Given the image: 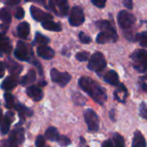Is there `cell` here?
Instances as JSON below:
<instances>
[{"instance_id": "24", "label": "cell", "mask_w": 147, "mask_h": 147, "mask_svg": "<svg viewBox=\"0 0 147 147\" xmlns=\"http://www.w3.org/2000/svg\"><path fill=\"white\" fill-rule=\"evenodd\" d=\"M45 137L46 139H47L48 140L51 141H58L59 139V131L57 130L56 127H50L47 128V130L45 133Z\"/></svg>"}, {"instance_id": "29", "label": "cell", "mask_w": 147, "mask_h": 147, "mask_svg": "<svg viewBox=\"0 0 147 147\" xmlns=\"http://www.w3.org/2000/svg\"><path fill=\"white\" fill-rule=\"evenodd\" d=\"M114 147H125V141L123 137L119 134H115L113 136Z\"/></svg>"}, {"instance_id": "30", "label": "cell", "mask_w": 147, "mask_h": 147, "mask_svg": "<svg viewBox=\"0 0 147 147\" xmlns=\"http://www.w3.org/2000/svg\"><path fill=\"white\" fill-rule=\"evenodd\" d=\"M34 41L36 43H39L40 45H47L49 43L50 40L48 37L43 35L42 34H40V32H37L35 34V37H34Z\"/></svg>"}, {"instance_id": "32", "label": "cell", "mask_w": 147, "mask_h": 147, "mask_svg": "<svg viewBox=\"0 0 147 147\" xmlns=\"http://www.w3.org/2000/svg\"><path fill=\"white\" fill-rule=\"evenodd\" d=\"M90 58V53L88 52H79L76 54V59L80 62L87 61Z\"/></svg>"}, {"instance_id": "28", "label": "cell", "mask_w": 147, "mask_h": 147, "mask_svg": "<svg viewBox=\"0 0 147 147\" xmlns=\"http://www.w3.org/2000/svg\"><path fill=\"white\" fill-rule=\"evenodd\" d=\"M135 40L139 41L140 45L142 47H147V32L144 31L136 34Z\"/></svg>"}, {"instance_id": "34", "label": "cell", "mask_w": 147, "mask_h": 147, "mask_svg": "<svg viewBox=\"0 0 147 147\" xmlns=\"http://www.w3.org/2000/svg\"><path fill=\"white\" fill-rule=\"evenodd\" d=\"M72 99H73L74 102L78 105H84L85 103V99L80 94H74L72 96Z\"/></svg>"}, {"instance_id": "20", "label": "cell", "mask_w": 147, "mask_h": 147, "mask_svg": "<svg viewBox=\"0 0 147 147\" xmlns=\"http://www.w3.org/2000/svg\"><path fill=\"white\" fill-rule=\"evenodd\" d=\"M104 81L108 84H109L110 85H114V86H117L120 83H119V76L117 74L116 71L110 70L109 71L105 76H104Z\"/></svg>"}, {"instance_id": "50", "label": "cell", "mask_w": 147, "mask_h": 147, "mask_svg": "<svg viewBox=\"0 0 147 147\" xmlns=\"http://www.w3.org/2000/svg\"><path fill=\"white\" fill-rule=\"evenodd\" d=\"M45 147H49V146H45Z\"/></svg>"}, {"instance_id": "22", "label": "cell", "mask_w": 147, "mask_h": 147, "mask_svg": "<svg viewBox=\"0 0 147 147\" xmlns=\"http://www.w3.org/2000/svg\"><path fill=\"white\" fill-rule=\"evenodd\" d=\"M7 68L9 69V71L13 74L14 76H17L18 74H20L22 71V66L20 65L18 63L13 61V60H9L6 64Z\"/></svg>"}, {"instance_id": "16", "label": "cell", "mask_w": 147, "mask_h": 147, "mask_svg": "<svg viewBox=\"0 0 147 147\" xmlns=\"http://www.w3.org/2000/svg\"><path fill=\"white\" fill-rule=\"evenodd\" d=\"M29 32H30V26L27 22H22L17 26L16 33L19 38L27 39L28 37Z\"/></svg>"}, {"instance_id": "31", "label": "cell", "mask_w": 147, "mask_h": 147, "mask_svg": "<svg viewBox=\"0 0 147 147\" xmlns=\"http://www.w3.org/2000/svg\"><path fill=\"white\" fill-rule=\"evenodd\" d=\"M4 99H5V106L8 109H13L15 108V98L10 93H5L4 94Z\"/></svg>"}, {"instance_id": "44", "label": "cell", "mask_w": 147, "mask_h": 147, "mask_svg": "<svg viewBox=\"0 0 147 147\" xmlns=\"http://www.w3.org/2000/svg\"><path fill=\"white\" fill-rule=\"evenodd\" d=\"M102 147H114L113 142L110 140H108L106 141H104L102 145Z\"/></svg>"}, {"instance_id": "1", "label": "cell", "mask_w": 147, "mask_h": 147, "mask_svg": "<svg viewBox=\"0 0 147 147\" xmlns=\"http://www.w3.org/2000/svg\"><path fill=\"white\" fill-rule=\"evenodd\" d=\"M78 84L80 88L98 104L102 105L107 101L108 96L104 89L90 78L81 77L78 79Z\"/></svg>"}, {"instance_id": "27", "label": "cell", "mask_w": 147, "mask_h": 147, "mask_svg": "<svg viewBox=\"0 0 147 147\" xmlns=\"http://www.w3.org/2000/svg\"><path fill=\"white\" fill-rule=\"evenodd\" d=\"M0 19L3 22V23L9 24L11 22V15L10 12L6 9L5 8H3L0 9Z\"/></svg>"}, {"instance_id": "23", "label": "cell", "mask_w": 147, "mask_h": 147, "mask_svg": "<svg viewBox=\"0 0 147 147\" xmlns=\"http://www.w3.org/2000/svg\"><path fill=\"white\" fill-rule=\"evenodd\" d=\"M133 147H146V141L140 132H136L133 139Z\"/></svg>"}, {"instance_id": "4", "label": "cell", "mask_w": 147, "mask_h": 147, "mask_svg": "<svg viewBox=\"0 0 147 147\" xmlns=\"http://www.w3.org/2000/svg\"><path fill=\"white\" fill-rule=\"evenodd\" d=\"M107 66V61L102 53H93L88 63V69L96 72L102 71Z\"/></svg>"}, {"instance_id": "38", "label": "cell", "mask_w": 147, "mask_h": 147, "mask_svg": "<svg viewBox=\"0 0 147 147\" xmlns=\"http://www.w3.org/2000/svg\"><path fill=\"white\" fill-rule=\"evenodd\" d=\"M140 115L142 118L147 119V107L145 102H142L140 108Z\"/></svg>"}, {"instance_id": "25", "label": "cell", "mask_w": 147, "mask_h": 147, "mask_svg": "<svg viewBox=\"0 0 147 147\" xmlns=\"http://www.w3.org/2000/svg\"><path fill=\"white\" fill-rule=\"evenodd\" d=\"M42 27L49 31H54V32H59L62 30V27L59 23L54 22L53 21H47L44 22H41Z\"/></svg>"}, {"instance_id": "12", "label": "cell", "mask_w": 147, "mask_h": 147, "mask_svg": "<svg viewBox=\"0 0 147 147\" xmlns=\"http://www.w3.org/2000/svg\"><path fill=\"white\" fill-rule=\"evenodd\" d=\"M37 54L40 58L47 59V60H49L54 57L55 52L53 51V48H51L50 47H48L47 45H40L37 48Z\"/></svg>"}, {"instance_id": "51", "label": "cell", "mask_w": 147, "mask_h": 147, "mask_svg": "<svg viewBox=\"0 0 147 147\" xmlns=\"http://www.w3.org/2000/svg\"><path fill=\"white\" fill-rule=\"evenodd\" d=\"M86 147H88V146H86Z\"/></svg>"}, {"instance_id": "35", "label": "cell", "mask_w": 147, "mask_h": 147, "mask_svg": "<svg viewBox=\"0 0 147 147\" xmlns=\"http://www.w3.org/2000/svg\"><path fill=\"white\" fill-rule=\"evenodd\" d=\"M58 142H59V146L62 147L68 146L71 144L70 139L68 137H66V136H60L59 139V140H58Z\"/></svg>"}, {"instance_id": "8", "label": "cell", "mask_w": 147, "mask_h": 147, "mask_svg": "<svg viewBox=\"0 0 147 147\" xmlns=\"http://www.w3.org/2000/svg\"><path fill=\"white\" fill-rule=\"evenodd\" d=\"M50 76L52 81L61 87H65L71 79V76L68 72H61L55 68H53L51 70Z\"/></svg>"}, {"instance_id": "37", "label": "cell", "mask_w": 147, "mask_h": 147, "mask_svg": "<svg viewBox=\"0 0 147 147\" xmlns=\"http://www.w3.org/2000/svg\"><path fill=\"white\" fill-rule=\"evenodd\" d=\"M35 146L36 147H45L46 146V140L45 138L41 135H39L35 140Z\"/></svg>"}, {"instance_id": "21", "label": "cell", "mask_w": 147, "mask_h": 147, "mask_svg": "<svg viewBox=\"0 0 147 147\" xmlns=\"http://www.w3.org/2000/svg\"><path fill=\"white\" fill-rule=\"evenodd\" d=\"M19 114V116L24 120L27 116H32L33 115V111L31 109H29L28 108L25 107L24 105L21 104V103H16L15 108H14Z\"/></svg>"}, {"instance_id": "15", "label": "cell", "mask_w": 147, "mask_h": 147, "mask_svg": "<svg viewBox=\"0 0 147 147\" xmlns=\"http://www.w3.org/2000/svg\"><path fill=\"white\" fill-rule=\"evenodd\" d=\"M9 139L17 145L22 144L24 140V130H23V128L17 127L15 130H13L11 132Z\"/></svg>"}, {"instance_id": "26", "label": "cell", "mask_w": 147, "mask_h": 147, "mask_svg": "<svg viewBox=\"0 0 147 147\" xmlns=\"http://www.w3.org/2000/svg\"><path fill=\"white\" fill-rule=\"evenodd\" d=\"M36 79V73L34 70H30L21 80L20 84L22 85H28L31 83H34Z\"/></svg>"}, {"instance_id": "45", "label": "cell", "mask_w": 147, "mask_h": 147, "mask_svg": "<svg viewBox=\"0 0 147 147\" xmlns=\"http://www.w3.org/2000/svg\"><path fill=\"white\" fill-rule=\"evenodd\" d=\"M0 28L5 32V31H7L8 30V28H9V24H6V23H3V24H1L0 25Z\"/></svg>"}, {"instance_id": "49", "label": "cell", "mask_w": 147, "mask_h": 147, "mask_svg": "<svg viewBox=\"0 0 147 147\" xmlns=\"http://www.w3.org/2000/svg\"><path fill=\"white\" fill-rule=\"evenodd\" d=\"M26 1H30V0H26Z\"/></svg>"}, {"instance_id": "19", "label": "cell", "mask_w": 147, "mask_h": 147, "mask_svg": "<svg viewBox=\"0 0 147 147\" xmlns=\"http://www.w3.org/2000/svg\"><path fill=\"white\" fill-rule=\"evenodd\" d=\"M117 90L115 91V98L120 102H125L126 97L127 96V90L123 84H119Z\"/></svg>"}, {"instance_id": "36", "label": "cell", "mask_w": 147, "mask_h": 147, "mask_svg": "<svg viewBox=\"0 0 147 147\" xmlns=\"http://www.w3.org/2000/svg\"><path fill=\"white\" fill-rule=\"evenodd\" d=\"M18 145L16 144L15 142L11 141L9 139L8 140H3L0 143V147H17Z\"/></svg>"}, {"instance_id": "39", "label": "cell", "mask_w": 147, "mask_h": 147, "mask_svg": "<svg viewBox=\"0 0 147 147\" xmlns=\"http://www.w3.org/2000/svg\"><path fill=\"white\" fill-rule=\"evenodd\" d=\"M91 3L96 7L100 8V9H102V8L105 7L106 3H107V0H91Z\"/></svg>"}, {"instance_id": "47", "label": "cell", "mask_w": 147, "mask_h": 147, "mask_svg": "<svg viewBox=\"0 0 147 147\" xmlns=\"http://www.w3.org/2000/svg\"><path fill=\"white\" fill-rule=\"evenodd\" d=\"M2 120H3V114H2V110L0 109V122Z\"/></svg>"}, {"instance_id": "18", "label": "cell", "mask_w": 147, "mask_h": 147, "mask_svg": "<svg viewBox=\"0 0 147 147\" xmlns=\"http://www.w3.org/2000/svg\"><path fill=\"white\" fill-rule=\"evenodd\" d=\"M12 50V46L9 39L3 33H0V52L9 53Z\"/></svg>"}, {"instance_id": "9", "label": "cell", "mask_w": 147, "mask_h": 147, "mask_svg": "<svg viewBox=\"0 0 147 147\" xmlns=\"http://www.w3.org/2000/svg\"><path fill=\"white\" fill-rule=\"evenodd\" d=\"M84 9L80 6H74L69 16V22L73 27H78L82 25L84 22Z\"/></svg>"}, {"instance_id": "17", "label": "cell", "mask_w": 147, "mask_h": 147, "mask_svg": "<svg viewBox=\"0 0 147 147\" xmlns=\"http://www.w3.org/2000/svg\"><path fill=\"white\" fill-rule=\"evenodd\" d=\"M18 84V80H17V77L16 76H9L8 78H6L3 82L2 83V89L5 90H11L12 89H14Z\"/></svg>"}, {"instance_id": "41", "label": "cell", "mask_w": 147, "mask_h": 147, "mask_svg": "<svg viewBox=\"0 0 147 147\" xmlns=\"http://www.w3.org/2000/svg\"><path fill=\"white\" fill-rule=\"evenodd\" d=\"M21 0H3V3L6 5L9 6H13V5H17L20 3Z\"/></svg>"}, {"instance_id": "42", "label": "cell", "mask_w": 147, "mask_h": 147, "mask_svg": "<svg viewBox=\"0 0 147 147\" xmlns=\"http://www.w3.org/2000/svg\"><path fill=\"white\" fill-rule=\"evenodd\" d=\"M123 4L128 9H133V1L132 0H123Z\"/></svg>"}, {"instance_id": "13", "label": "cell", "mask_w": 147, "mask_h": 147, "mask_svg": "<svg viewBox=\"0 0 147 147\" xmlns=\"http://www.w3.org/2000/svg\"><path fill=\"white\" fill-rule=\"evenodd\" d=\"M27 94L30 98H32L35 102L40 101L43 98V91L39 86H29L27 89Z\"/></svg>"}, {"instance_id": "11", "label": "cell", "mask_w": 147, "mask_h": 147, "mask_svg": "<svg viewBox=\"0 0 147 147\" xmlns=\"http://www.w3.org/2000/svg\"><path fill=\"white\" fill-rule=\"evenodd\" d=\"M30 13L32 17L37 21V22H47V21H51L53 19V16L49 13H47L43 10H41L40 9H39L36 6L32 5L30 7Z\"/></svg>"}, {"instance_id": "6", "label": "cell", "mask_w": 147, "mask_h": 147, "mask_svg": "<svg viewBox=\"0 0 147 147\" xmlns=\"http://www.w3.org/2000/svg\"><path fill=\"white\" fill-rule=\"evenodd\" d=\"M84 120L87 124L89 131H90V132L98 131L99 125H100L99 118L93 109H86L84 113Z\"/></svg>"}, {"instance_id": "7", "label": "cell", "mask_w": 147, "mask_h": 147, "mask_svg": "<svg viewBox=\"0 0 147 147\" xmlns=\"http://www.w3.org/2000/svg\"><path fill=\"white\" fill-rule=\"evenodd\" d=\"M49 8L59 16H65L69 10L67 0H49Z\"/></svg>"}, {"instance_id": "3", "label": "cell", "mask_w": 147, "mask_h": 147, "mask_svg": "<svg viewBox=\"0 0 147 147\" xmlns=\"http://www.w3.org/2000/svg\"><path fill=\"white\" fill-rule=\"evenodd\" d=\"M131 59L134 62L133 65L139 72H146L147 70V52L145 49H138L133 53Z\"/></svg>"}, {"instance_id": "46", "label": "cell", "mask_w": 147, "mask_h": 147, "mask_svg": "<svg viewBox=\"0 0 147 147\" xmlns=\"http://www.w3.org/2000/svg\"><path fill=\"white\" fill-rule=\"evenodd\" d=\"M46 85H47V82H45V81H41L39 83V86H40V87H44Z\"/></svg>"}, {"instance_id": "33", "label": "cell", "mask_w": 147, "mask_h": 147, "mask_svg": "<svg viewBox=\"0 0 147 147\" xmlns=\"http://www.w3.org/2000/svg\"><path fill=\"white\" fill-rule=\"evenodd\" d=\"M78 38H79L80 41H81L83 44H89V43L91 42V38H90L88 34H84V32H79V34H78Z\"/></svg>"}, {"instance_id": "10", "label": "cell", "mask_w": 147, "mask_h": 147, "mask_svg": "<svg viewBox=\"0 0 147 147\" xmlns=\"http://www.w3.org/2000/svg\"><path fill=\"white\" fill-rule=\"evenodd\" d=\"M15 57L21 61H28L30 59V55L28 53V46L23 41H18L16 47L14 51Z\"/></svg>"}, {"instance_id": "5", "label": "cell", "mask_w": 147, "mask_h": 147, "mask_svg": "<svg viewBox=\"0 0 147 147\" xmlns=\"http://www.w3.org/2000/svg\"><path fill=\"white\" fill-rule=\"evenodd\" d=\"M118 23L120 25V27L121 28V29H123L124 31H128L132 28V27L134 25L136 18L135 16L127 12V10H121L119 12L118 16Z\"/></svg>"}, {"instance_id": "2", "label": "cell", "mask_w": 147, "mask_h": 147, "mask_svg": "<svg viewBox=\"0 0 147 147\" xmlns=\"http://www.w3.org/2000/svg\"><path fill=\"white\" fill-rule=\"evenodd\" d=\"M96 26L101 30L97 34L96 41L98 44H105L109 41L115 42L118 40V34L115 28L107 20H100L96 22Z\"/></svg>"}, {"instance_id": "40", "label": "cell", "mask_w": 147, "mask_h": 147, "mask_svg": "<svg viewBox=\"0 0 147 147\" xmlns=\"http://www.w3.org/2000/svg\"><path fill=\"white\" fill-rule=\"evenodd\" d=\"M24 15H25L24 9H23L22 7H19V8H17L16 11V13H15V17H16V19L21 20V19H22V18L24 17Z\"/></svg>"}, {"instance_id": "14", "label": "cell", "mask_w": 147, "mask_h": 147, "mask_svg": "<svg viewBox=\"0 0 147 147\" xmlns=\"http://www.w3.org/2000/svg\"><path fill=\"white\" fill-rule=\"evenodd\" d=\"M14 119V114L12 112H8L6 113V115L3 118V120L0 122V127H1V132L3 134H8L11 122Z\"/></svg>"}, {"instance_id": "48", "label": "cell", "mask_w": 147, "mask_h": 147, "mask_svg": "<svg viewBox=\"0 0 147 147\" xmlns=\"http://www.w3.org/2000/svg\"><path fill=\"white\" fill-rule=\"evenodd\" d=\"M143 87H144V89H145L146 90H147V84H144V86H143Z\"/></svg>"}, {"instance_id": "43", "label": "cell", "mask_w": 147, "mask_h": 147, "mask_svg": "<svg viewBox=\"0 0 147 147\" xmlns=\"http://www.w3.org/2000/svg\"><path fill=\"white\" fill-rule=\"evenodd\" d=\"M5 73V65L3 62L0 61V78H2L4 76Z\"/></svg>"}]
</instances>
